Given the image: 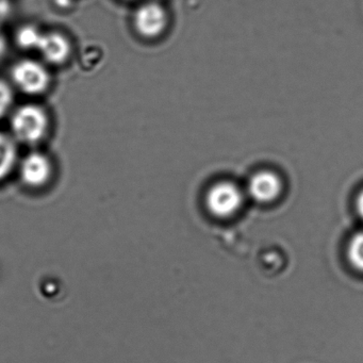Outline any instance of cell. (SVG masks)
<instances>
[{
  "mask_svg": "<svg viewBox=\"0 0 363 363\" xmlns=\"http://www.w3.org/2000/svg\"><path fill=\"white\" fill-rule=\"evenodd\" d=\"M50 120L43 108L38 105L22 106L14 111L11 118V130L16 141L37 144L48 135Z\"/></svg>",
  "mask_w": 363,
  "mask_h": 363,
  "instance_id": "cell-1",
  "label": "cell"
},
{
  "mask_svg": "<svg viewBox=\"0 0 363 363\" xmlns=\"http://www.w3.org/2000/svg\"><path fill=\"white\" fill-rule=\"evenodd\" d=\"M11 78L16 88L25 94H43L50 88V72L42 63L31 59L16 63L11 69Z\"/></svg>",
  "mask_w": 363,
  "mask_h": 363,
  "instance_id": "cell-2",
  "label": "cell"
},
{
  "mask_svg": "<svg viewBox=\"0 0 363 363\" xmlns=\"http://www.w3.org/2000/svg\"><path fill=\"white\" fill-rule=\"evenodd\" d=\"M243 203V194L233 182H220L213 184L206 195V206L216 218L233 216Z\"/></svg>",
  "mask_w": 363,
  "mask_h": 363,
  "instance_id": "cell-3",
  "label": "cell"
},
{
  "mask_svg": "<svg viewBox=\"0 0 363 363\" xmlns=\"http://www.w3.org/2000/svg\"><path fill=\"white\" fill-rule=\"evenodd\" d=\"M169 18L164 8L158 3H147L135 11L133 25L141 37L154 40L165 33Z\"/></svg>",
  "mask_w": 363,
  "mask_h": 363,
  "instance_id": "cell-4",
  "label": "cell"
},
{
  "mask_svg": "<svg viewBox=\"0 0 363 363\" xmlns=\"http://www.w3.org/2000/svg\"><path fill=\"white\" fill-rule=\"evenodd\" d=\"M20 173L21 179L27 186L42 188L52 178V164L48 156L42 152H33L23 159Z\"/></svg>",
  "mask_w": 363,
  "mask_h": 363,
  "instance_id": "cell-5",
  "label": "cell"
},
{
  "mask_svg": "<svg viewBox=\"0 0 363 363\" xmlns=\"http://www.w3.org/2000/svg\"><path fill=\"white\" fill-rule=\"evenodd\" d=\"M44 60L52 65H63L71 56L72 45L62 33L50 31L42 33L37 46Z\"/></svg>",
  "mask_w": 363,
  "mask_h": 363,
  "instance_id": "cell-6",
  "label": "cell"
},
{
  "mask_svg": "<svg viewBox=\"0 0 363 363\" xmlns=\"http://www.w3.org/2000/svg\"><path fill=\"white\" fill-rule=\"evenodd\" d=\"M282 184L279 177L271 172H260L250 178L248 194L258 203H269L279 196Z\"/></svg>",
  "mask_w": 363,
  "mask_h": 363,
  "instance_id": "cell-7",
  "label": "cell"
},
{
  "mask_svg": "<svg viewBox=\"0 0 363 363\" xmlns=\"http://www.w3.org/2000/svg\"><path fill=\"white\" fill-rule=\"evenodd\" d=\"M18 161V146L14 138L0 131V182L13 171Z\"/></svg>",
  "mask_w": 363,
  "mask_h": 363,
  "instance_id": "cell-8",
  "label": "cell"
},
{
  "mask_svg": "<svg viewBox=\"0 0 363 363\" xmlns=\"http://www.w3.org/2000/svg\"><path fill=\"white\" fill-rule=\"evenodd\" d=\"M42 33L33 26H24L16 33V43L23 50H37Z\"/></svg>",
  "mask_w": 363,
  "mask_h": 363,
  "instance_id": "cell-9",
  "label": "cell"
},
{
  "mask_svg": "<svg viewBox=\"0 0 363 363\" xmlns=\"http://www.w3.org/2000/svg\"><path fill=\"white\" fill-rule=\"evenodd\" d=\"M350 263L359 271H363V231L357 233L348 246Z\"/></svg>",
  "mask_w": 363,
  "mask_h": 363,
  "instance_id": "cell-10",
  "label": "cell"
},
{
  "mask_svg": "<svg viewBox=\"0 0 363 363\" xmlns=\"http://www.w3.org/2000/svg\"><path fill=\"white\" fill-rule=\"evenodd\" d=\"M13 90L5 80L0 79V120L7 116L13 104Z\"/></svg>",
  "mask_w": 363,
  "mask_h": 363,
  "instance_id": "cell-11",
  "label": "cell"
},
{
  "mask_svg": "<svg viewBox=\"0 0 363 363\" xmlns=\"http://www.w3.org/2000/svg\"><path fill=\"white\" fill-rule=\"evenodd\" d=\"M6 52H7V41L3 35H0V61L5 57Z\"/></svg>",
  "mask_w": 363,
  "mask_h": 363,
  "instance_id": "cell-12",
  "label": "cell"
},
{
  "mask_svg": "<svg viewBox=\"0 0 363 363\" xmlns=\"http://www.w3.org/2000/svg\"><path fill=\"white\" fill-rule=\"evenodd\" d=\"M357 209H358L359 214L363 218V191L359 194L357 199Z\"/></svg>",
  "mask_w": 363,
  "mask_h": 363,
  "instance_id": "cell-13",
  "label": "cell"
}]
</instances>
